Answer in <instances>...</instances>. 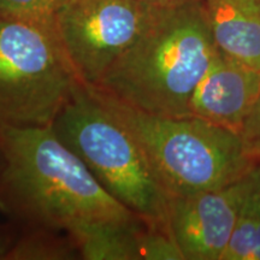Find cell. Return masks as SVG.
<instances>
[{"label":"cell","instance_id":"10","mask_svg":"<svg viewBox=\"0 0 260 260\" xmlns=\"http://www.w3.org/2000/svg\"><path fill=\"white\" fill-rule=\"evenodd\" d=\"M145 222L103 220L82 225L68 234L84 260H139L140 234Z\"/></svg>","mask_w":260,"mask_h":260},{"label":"cell","instance_id":"7","mask_svg":"<svg viewBox=\"0 0 260 260\" xmlns=\"http://www.w3.org/2000/svg\"><path fill=\"white\" fill-rule=\"evenodd\" d=\"M245 176L217 189L171 198L169 220L184 260H219L245 204Z\"/></svg>","mask_w":260,"mask_h":260},{"label":"cell","instance_id":"6","mask_svg":"<svg viewBox=\"0 0 260 260\" xmlns=\"http://www.w3.org/2000/svg\"><path fill=\"white\" fill-rule=\"evenodd\" d=\"M157 9L141 0H68L54 30L77 80L96 87L141 37Z\"/></svg>","mask_w":260,"mask_h":260},{"label":"cell","instance_id":"14","mask_svg":"<svg viewBox=\"0 0 260 260\" xmlns=\"http://www.w3.org/2000/svg\"><path fill=\"white\" fill-rule=\"evenodd\" d=\"M258 217V213L242 207L219 260H251L255 243Z\"/></svg>","mask_w":260,"mask_h":260},{"label":"cell","instance_id":"3","mask_svg":"<svg viewBox=\"0 0 260 260\" xmlns=\"http://www.w3.org/2000/svg\"><path fill=\"white\" fill-rule=\"evenodd\" d=\"M87 88L135 136L170 199L228 186L255 164L242 135L195 116L142 112L103 90Z\"/></svg>","mask_w":260,"mask_h":260},{"label":"cell","instance_id":"16","mask_svg":"<svg viewBox=\"0 0 260 260\" xmlns=\"http://www.w3.org/2000/svg\"><path fill=\"white\" fill-rule=\"evenodd\" d=\"M246 199L243 209L260 214V160L246 174Z\"/></svg>","mask_w":260,"mask_h":260},{"label":"cell","instance_id":"9","mask_svg":"<svg viewBox=\"0 0 260 260\" xmlns=\"http://www.w3.org/2000/svg\"><path fill=\"white\" fill-rule=\"evenodd\" d=\"M216 46L260 70V0H200Z\"/></svg>","mask_w":260,"mask_h":260},{"label":"cell","instance_id":"8","mask_svg":"<svg viewBox=\"0 0 260 260\" xmlns=\"http://www.w3.org/2000/svg\"><path fill=\"white\" fill-rule=\"evenodd\" d=\"M260 95V70L219 50L195 87L189 115L242 135Z\"/></svg>","mask_w":260,"mask_h":260},{"label":"cell","instance_id":"18","mask_svg":"<svg viewBox=\"0 0 260 260\" xmlns=\"http://www.w3.org/2000/svg\"><path fill=\"white\" fill-rule=\"evenodd\" d=\"M11 245V240H10L8 236L0 234V259H5L6 253L9 252Z\"/></svg>","mask_w":260,"mask_h":260},{"label":"cell","instance_id":"4","mask_svg":"<svg viewBox=\"0 0 260 260\" xmlns=\"http://www.w3.org/2000/svg\"><path fill=\"white\" fill-rule=\"evenodd\" d=\"M52 129L102 186L148 225L170 226V197L129 129L82 83Z\"/></svg>","mask_w":260,"mask_h":260},{"label":"cell","instance_id":"12","mask_svg":"<svg viewBox=\"0 0 260 260\" xmlns=\"http://www.w3.org/2000/svg\"><path fill=\"white\" fill-rule=\"evenodd\" d=\"M68 0H0V17L23 19L54 28V21Z\"/></svg>","mask_w":260,"mask_h":260},{"label":"cell","instance_id":"2","mask_svg":"<svg viewBox=\"0 0 260 260\" xmlns=\"http://www.w3.org/2000/svg\"><path fill=\"white\" fill-rule=\"evenodd\" d=\"M217 51L200 0L158 8L138 41L93 88L151 115L190 116L191 95Z\"/></svg>","mask_w":260,"mask_h":260},{"label":"cell","instance_id":"11","mask_svg":"<svg viewBox=\"0 0 260 260\" xmlns=\"http://www.w3.org/2000/svg\"><path fill=\"white\" fill-rule=\"evenodd\" d=\"M80 258L73 239L67 233L47 229H28L11 245L5 259L12 260H69Z\"/></svg>","mask_w":260,"mask_h":260},{"label":"cell","instance_id":"15","mask_svg":"<svg viewBox=\"0 0 260 260\" xmlns=\"http://www.w3.org/2000/svg\"><path fill=\"white\" fill-rule=\"evenodd\" d=\"M242 140L248 157L253 161L260 160V95L254 110L249 116L242 132Z\"/></svg>","mask_w":260,"mask_h":260},{"label":"cell","instance_id":"5","mask_svg":"<svg viewBox=\"0 0 260 260\" xmlns=\"http://www.w3.org/2000/svg\"><path fill=\"white\" fill-rule=\"evenodd\" d=\"M80 83L53 27L0 17V124L52 125Z\"/></svg>","mask_w":260,"mask_h":260},{"label":"cell","instance_id":"13","mask_svg":"<svg viewBox=\"0 0 260 260\" xmlns=\"http://www.w3.org/2000/svg\"><path fill=\"white\" fill-rule=\"evenodd\" d=\"M140 255L144 260H184L171 228L147 223L140 234Z\"/></svg>","mask_w":260,"mask_h":260},{"label":"cell","instance_id":"17","mask_svg":"<svg viewBox=\"0 0 260 260\" xmlns=\"http://www.w3.org/2000/svg\"><path fill=\"white\" fill-rule=\"evenodd\" d=\"M146 4L154 6V8H170V6H176L184 4V3L193 2V0H141Z\"/></svg>","mask_w":260,"mask_h":260},{"label":"cell","instance_id":"1","mask_svg":"<svg viewBox=\"0 0 260 260\" xmlns=\"http://www.w3.org/2000/svg\"><path fill=\"white\" fill-rule=\"evenodd\" d=\"M0 205L28 229L69 234L140 217L116 200L52 126L0 124Z\"/></svg>","mask_w":260,"mask_h":260}]
</instances>
